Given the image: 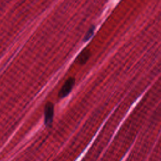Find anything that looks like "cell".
Segmentation results:
<instances>
[{
  "instance_id": "cell-2",
  "label": "cell",
  "mask_w": 161,
  "mask_h": 161,
  "mask_svg": "<svg viewBox=\"0 0 161 161\" xmlns=\"http://www.w3.org/2000/svg\"><path fill=\"white\" fill-rule=\"evenodd\" d=\"M54 114V107L52 103L48 102L46 104L45 107V124L46 125H50L53 120Z\"/></svg>"
},
{
  "instance_id": "cell-3",
  "label": "cell",
  "mask_w": 161,
  "mask_h": 161,
  "mask_svg": "<svg viewBox=\"0 0 161 161\" xmlns=\"http://www.w3.org/2000/svg\"><path fill=\"white\" fill-rule=\"evenodd\" d=\"M89 56H90L89 50L87 49H84L79 53V55L77 58V60L79 64H84L87 61V60L89 58Z\"/></svg>"
},
{
  "instance_id": "cell-4",
  "label": "cell",
  "mask_w": 161,
  "mask_h": 161,
  "mask_svg": "<svg viewBox=\"0 0 161 161\" xmlns=\"http://www.w3.org/2000/svg\"><path fill=\"white\" fill-rule=\"evenodd\" d=\"M94 26H92L89 30L87 32V33L86 34L84 38V42H86L93 35L94 33Z\"/></svg>"
},
{
  "instance_id": "cell-1",
  "label": "cell",
  "mask_w": 161,
  "mask_h": 161,
  "mask_svg": "<svg viewBox=\"0 0 161 161\" xmlns=\"http://www.w3.org/2000/svg\"><path fill=\"white\" fill-rule=\"evenodd\" d=\"M75 83V79L72 77H70L67 80V81L65 82L62 87L61 88L59 93H58V97L60 98H64L66 97L71 91Z\"/></svg>"
}]
</instances>
